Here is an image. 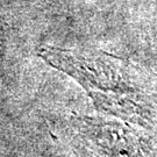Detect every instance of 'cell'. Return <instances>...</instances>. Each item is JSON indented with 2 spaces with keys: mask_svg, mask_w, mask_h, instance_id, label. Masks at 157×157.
Masks as SVG:
<instances>
[{
  "mask_svg": "<svg viewBox=\"0 0 157 157\" xmlns=\"http://www.w3.org/2000/svg\"><path fill=\"white\" fill-rule=\"evenodd\" d=\"M39 56L78 82L98 111L141 126L151 121V111L120 58L102 51L55 47L41 48Z\"/></svg>",
  "mask_w": 157,
  "mask_h": 157,
  "instance_id": "obj_1",
  "label": "cell"
}]
</instances>
